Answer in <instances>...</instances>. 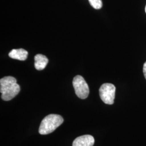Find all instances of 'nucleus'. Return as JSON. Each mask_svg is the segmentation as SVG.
I'll list each match as a JSON object with an SVG mask.
<instances>
[{
  "mask_svg": "<svg viewBox=\"0 0 146 146\" xmlns=\"http://www.w3.org/2000/svg\"><path fill=\"white\" fill-rule=\"evenodd\" d=\"M28 52L23 49H13L9 53V56L11 58L16 59L20 61H25L28 57Z\"/></svg>",
  "mask_w": 146,
  "mask_h": 146,
  "instance_id": "nucleus-6",
  "label": "nucleus"
},
{
  "mask_svg": "<svg viewBox=\"0 0 146 146\" xmlns=\"http://www.w3.org/2000/svg\"><path fill=\"white\" fill-rule=\"evenodd\" d=\"M89 3L95 9H100L102 7V0H88Z\"/></svg>",
  "mask_w": 146,
  "mask_h": 146,
  "instance_id": "nucleus-8",
  "label": "nucleus"
},
{
  "mask_svg": "<svg viewBox=\"0 0 146 146\" xmlns=\"http://www.w3.org/2000/svg\"><path fill=\"white\" fill-rule=\"evenodd\" d=\"M20 91V87L14 77L5 76L0 80V92L3 100L10 101L15 98Z\"/></svg>",
  "mask_w": 146,
  "mask_h": 146,
  "instance_id": "nucleus-1",
  "label": "nucleus"
},
{
  "mask_svg": "<svg viewBox=\"0 0 146 146\" xmlns=\"http://www.w3.org/2000/svg\"><path fill=\"white\" fill-rule=\"evenodd\" d=\"M34 66L37 70H42L46 68L48 63V58L42 54H37L35 58Z\"/></svg>",
  "mask_w": 146,
  "mask_h": 146,
  "instance_id": "nucleus-7",
  "label": "nucleus"
},
{
  "mask_svg": "<svg viewBox=\"0 0 146 146\" xmlns=\"http://www.w3.org/2000/svg\"><path fill=\"white\" fill-rule=\"evenodd\" d=\"M63 122V119L60 115L50 114L43 120L40 125L38 132L41 135L49 134L55 131Z\"/></svg>",
  "mask_w": 146,
  "mask_h": 146,
  "instance_id": "nucleus-2",
  "label": "nucleus"
},
{
  "mask_svg": "<svg viewBox=\"0 0 146 146\" xmlns=\"http://www.w3.org/2000/svg\"><path fill=\"white\" fill-rule=\"evenodd\" d=\"M73 85L75 94L79 98L85 99L88 96L89 89L88 85L84 78L80 75H77L73 78Z\"/></svg>",
  "mask_w": 146,
  "mask_h": 146,
  "instance_id": "nucleus-3",
  "label": "nucleus"
},
{
  "mask_svg": "<svg viewBox=\"0 0 146 146\" xmlns=\"http://www.w3.org/2000/svg\"><path fill=\"white\" fill-rule=\"evenodd\" d=\"M116 88L111 84H103L99 89L100 96L104 104H113L114 102Z\"/></svg>",
  "mask_w": 146,
  "mask_h": 146,
  "instance_id": "nucleus-4",
  "label": "nucleus"
},
{
  "mask_svg": "<svg viewBox=\"0 0 146 146\" xmlns=\"http://www.w3.org/2000/svg\"><path fill=\"white\" fill-rule=\"evenodd\" d=\"M94 137L90 135H84L77 137L73 143V146H93Z\"/></svg>",
  "mask_w": 146,
  "mask_h": 146,
  "instance_id": "nucleus-5",
  "label": "nucleus"
},
{
  "mask_svg": "<svg viewBox=\"0 0 146 146\" xmlns=\"http://www.w3.org/2000/svg\"><path fill=\"white\" fill-rule=\"evenodd\" d=\"M143 74H144L145 78L146 79V62L145 63V64H144V65H143Z\"/></svg>",
  "mask_w": 146,
  "mask_h": 146,
  "instance_id": "nucleus-9",
  "label": "nucleus"
},
{
  "mask_svg": "<svg viewBox=\"0 0 146 146\" xmlns=\"http://www.w3.org/2000/svg\"><path fill=\"white\" fill-rule=\"evenodd\" d=\"M145 11H146V8H145Z\"/></svg>",
  "mask_w": 146,
  "mask_h": 146,
  "instance_id": "nucleus-10",
  "label": "nucleus"
}]
</instances>
